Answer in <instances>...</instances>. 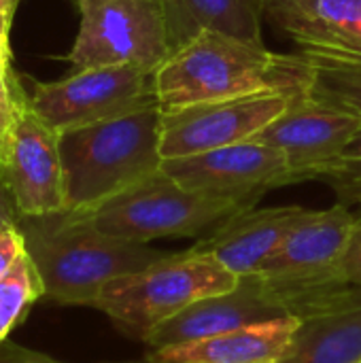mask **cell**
<instances>
[{"label": "cell", "instance_id": "obj_1", "mask_svg": "<svg viewBox=\"0 0 361 363\" xmlns=\"http://www.w3.org/2000/svg\"><path fill=\"white\" fill-rule=\"evenodd\" d=\"M311 79L313 66L304 53H274L264 43L204 30L153 72V91L162 113H168L262 91L302 96Z\"/></svg>", "mask_w": 361, "mask_h": 363}, {"label": "cell", "instance_id": "obj_2", "mask_svg": "<svg viewBox=\"0 0 361 363\" xmlns=\"http://www.w3.org/2000/svg\"><path fill=\"white\" fill-rule=\"evenodd\" d=\"M17 228L43 281L45 298L66 306L96 308L113 281L145 270L170 253L109 236L81 211L19 217Z\"/></svg>", "mask_w": 361, "mask_h": 363}, {"label": "cell", "instance_id": "obj_3", "mask_svg": "<svg viewBox=\"0 0 361 363\" xmlns=\"http://www.w3.org/2000/svg\"><path fill=\"white\" fill-rule=\"evenodd\" d=\"M360 215L343 204L311 215L255 274L283 311L300 321L361 308V287L345 272V255Z\"/></svg>", "mask_w": 361, "mask_h": 363}, {"label": "cell", "instance_id": "obj_4", "mask_svg": "<svg viewBox=\"0 0 361 363\" xmlns=\"http://www.w3.org/2000/svg\"><path fill=\"white\" fill-rule=\"evenodd\" d=\"M60 134L66 211L89 213L162 170V108H145Z\"/></svg>", "mask_w": 361, "mask_h": 363}, {"label": "cell", "instance_id": "obj_5", "mask_svg": "<svg viewBox=\"0 0 361 363\" xmlns=\"http://www.w3.org/2000/svg\"><path fill=\"white\" fill-rule=\"evenodd\" d=\"M238 285V277L211 255L187 251L168 253L145 270L113 281L96 302L119 332L147 342L166 321L191 304L226 294Z\"/></svg>", "mask_w": 361, "mask_h": 363}, {"label": "cell", "instance_id": "obj_6", "mask_svg": "<svg viewBox=\"0 0 361 363\" xmlns=\"http://www.w3.org/2000/svg\"><path fill=\"white\" fill-rule=\"evenodd\" d=\"M251 204L191 191L164 170L89 211L91 223L109 236L149 245L157 238L206 236Z\"/></svg>", "mask_w": 361, "mask_h": 363}, {"label": "cell", "instance_id": "obj_7", "mask_svg": "<svg viewBox=\"0 0 361 363\" xmlns=\"http://www.w3.org/2000/svg\"><path fill=\"white\" fill-rule=\"evenodd\" d=\"M81 21L66 62L72 70L130 66L153 74L170 55L160 0H74Z\"/></svg>", "mask_w": 361, "mask_h": 363}, {"label": "cell", "instance_id": "obj_8", "mask_svg": "<svg viewBox=\"0 0 361 363\" xmlns=\"http://www.w3.org/2000/svg\"><path fill=\"white\" fill-rule=\"evenodd\" d=\"M30 106L55 132L113 119L155 104L153 74L130 66L72 70L66 79L32 81Z\"/></svg>", "mask_w": 361, "mask_h": 363}, {"label": "cell", "instance_id": "obj_9", "mask_svg": "<svg viewBox=\"0 0 361 363\" xmlns=\"http://www.w3.org/2000/svg\"><path fill=\"white\" fill-rule=\"evenodd\" d=\"M294 98L298 96L262 91L162 113V155L174 160L253 140Z\"/></svg>", "mask_w": 361, "mask_h": 363}, {"label": "cell", "instance_id": "obj_10", "mask_svg": "<svg viewBox=\"0 0 361 363\" xmlns=\"http://www.w3.org/2000/svg\"><path fill=\"white\" fill-rule=\"evenodd\" d=\"M162 170L191 191L251 206H257L270 189L298 183L285 155L255 138L198 155L164 160Z\"/></svg>", "mask_w": 361, "mask_h": 363}, {"label": "cell", "instance_id": "obj_11", "mask_svg": "<svg viewBox=\"0 0 361 363\" xmlns=\"http://www.w3.org/2000/svg\"><path fill=\"white\" fill-rule=\"evenodd\" d=\"M0 181L11 191L21 217L49 215L66 208L60 134L30 106L21 104L6 151L0 162Z\"/></svg>", "mask_w": 361, "mask_h": 363}, {"label": "cell", "instance_id": "obj_12", "mask_svg": "<svg viewBox=\"0 0 361 363\" xmlns=\"http://www.w3.org/2000/svg\"><path fill=\"white\" fill-rule=\"evenodd\" d=\"M361 119L302 94L268 123L255 140L279 149L296 181H319L321 172L357 134Z\"/></svg>", "mask_w": 361, "mask_h": 363}, {"label": "cell", "instance_id": "obj_13", "mask_svg": "<svg viewBox=\"0 0 361 363\" xmlns=\"http://www.w3.org/2000/svg\"><path fill=\"white\" fill-rule=\"evenodd\" d=\"M309 215L304 206H253L219 223L191 249L211 255L238 279L257 274Z\"/></svg>", "mask_w": 361, "mask_h": 363}, {"label": "cell", "instance_id": "obj_14", "mask_svg": "<svg viewBox=\"0 0 361 363\" xmlns=\"http://www.w3.org/2000/svg\"><path fill=\"white\" fill-rule=\"evenodd\" d=\"M283 317V311L270 300L260 279L249 274L238 279L234 289L204 298L166 321L147 338L145 345L149 351H157Z\"/></svg>", "mask_w": 361, "mask_h": 363}, {"label": "cell", "instance_id": "obj_15", "mask_svg": "<svg viewBox=\"0 0 361 363\" xmlns=\"http://www.w3.org/2000/svg\"><path fill=\"white\" fill-rule=\"evenodd\" d=\"M266 13L302 53L361 60V0H281Z\"/></svg>", "mask_w": 361, "mask_h": 363}, {"label": "cell", "instance_id": "obj_16", "mask_svg": "<svg viewBox=\"0 0 361 363\" xmlns=\"http://www.w3.org/2000/svg\"><path fill=\"white\" fill-rule=\"evenodd\" d=\"M300 319L283 317L211 338L147 351L155 363H279L294 342Z\"/></svg>", "mask_w": 361, "mask_h": 363}, {"label": "cell", "instance_id": "obj_17", "mask_svg": "<svg viewBox=\"0 0 361 363\" xmlns=\"http://www.w3.org/2000/svg\"><path fill=\"white\" fill-rule=\"evenodd\" d=\"M170 43V53L204 30L262 40V0H160Z\"/></svg>", "mask_w": 361, "mask_h": 363}, {"label": "cell", "instance_id": "obj_18", "mask_svg": "<svg viewBox=\"0 0 361 363\" xmlns=\"http://www.w3.org/2000/svg\"><path fill=\"white\" fill-rule=\"evenodd\" d=\"M361 308L300 321L291 347L279 363H357Z\"/></svg>", "mask_w": 361, "mask_h": 363}, {"label": "cell", "instance_id": "obj_19", "mask_svg": "<svg viewBox=\"0 0 361 363\" xmlns=\"http://www.w3.org/2000/svg\"><path fill=\"white\" fill-rule=\"evenodd\" d=\"M313 66L309 96L361 119V60L304 53Z\"/></svg>", "mask_w": 361, "mask_h": 363}, {"label": "cell", "instance_id": "obj_20", "mask_svg": "<svg viewBox=\"0 0 361 363\" xmlns=\"http://www.w3.org/2000/svg\"><path fill=\"white\" fill-rule=\"evenodd\" d=\"M45 298L43 281L28 251L0 281V342L9 338L30 313L32 304Z\"/></svg>", "mask_w": 361, "mask_h": 363}, {"label": "cell", "instance_id": "obj_21", "mask_svg": "<svg viewBox=\"0 0 361 363\" xmlns=\"http://www.w3.org/2000/svg\"><path fill=\"white\" fill-rule=\"evenodd\" d=\"M323 181L336 194V204L361 211V128L340 151V155L321 172ZM361 217V213H360Z\"/></svg>", "mask_w": 361, "mask_h": 363}, {"label": "cell", "instance_id": "obj_22", "mask_svg": "<svg viewBox=\"0 0 361 363\" xmlns=\"http://www.w3.org/2000/svg\"><path fill=\"white\" fill-rule=\"evenodd\" d=\"M26 100H28V91L21 85V79L15 74L13 64L11 66L0 64V162L6 151V143L15 117Z\"/></svg>", "mask_w": 361, "mask_h": 363}, {"label": "cell", "instance_id": "obj_23", "mask_svg": "<svg viewBox=\"0 0 361 363\" xmlns=\"http://www.w3.org/2000/svg\"><path fill=\"white\" fill-rule=\"evenodd\" d=\"M0 363H68L60 362L55 357H49L45 353L26 349L17 342L11 340H2L0 342ZM106 363H155L151 357H143V359H132V362H106Z\"/></svg>", "mask_w": 361, "mask_h": 363}, {"label": "cell", "instance_id": "obj_24", "mask_svg": "<svg viewBox=\"0 0 361 363\" xmlns=\"http://www.w3.org/2000/svg\"><path fill=\"white\" fill-rule=\"evenodd\" d=\"M26 253L23 236L17 225L4 228L0 232V281L11 272L17 259Z\"/></svg>", "mask_w": 361, "mask_h": 363}, {"label": "cell", "instance_id": "obj_25", "mask_svg": "<svg viewBox=\"0 0 361 363\" xmlns=\"http://www.w3.org/2000/svg\"><path fill=\"white\" fill-rule=\"evenodd\" d=\"M345 272L355 285L361 287V217L353 236H351L347 255H345Z\"/></svg>", "mask_w": 361, "mask_h": 363}, {"label": "cell", "instance_id": "obj_26", "mask_svg": "<svg viewBox=\"0 0 361 363\" xmlns=\"http://www.w3.org/2000/svg\"><path fill=\"white\" fill-rule=\"evenodd\" d=\"M19 211H17V204L11 196V191L4 187V183L0 181V232L4 228H11V225H17L19 221Z\"/></svg>", "mask_w": 361, "mask_h": 363}, {"label": "cell", "instance_id": "obj_27", "mask_svg": "<svg viewBox=\"0 0 361 363\" xmlns=\"http://www.w3.org/2000/svg\"><path fill=\"white\" fill-rule=\"evenodd\" d=\"M17 4H19V0H0V36L4 40H9V36H11Z\"/></svg>", "mask_w": 361, "mask_h": 363}, {"label": "cell", "instance_id": "obj_28", "mask_svg": "<svg viewBox=\"0 0 361 363\" xmlns=\"http://www.w3.org/2000/svg\"><path fill=\"white\" fill-rule=\"evenodd\" d=\"M0 64H6V66H11V64H13L11 43H9V40H4L2 36H0Z\"/></svg>", "mask_w": 361, "mask_h": 363}, {"label": "cell", "instance_id": "obj_29", "mask_svg": "<svg viewBox=\"0 0 361 363\" xmlns=\"http://www.w3.org/2000/svg\"><path fill=\"white\" fill-rule=\"evenodd\" d=\"M262 2H264V9L268 11L270 6H274V4H277V2H281V0H262Z\"/></svg>", "mask_w": 361, "mask_h": 363}, {"label": "cell", "instance_id": "obj_30", "mask_svg": "<svg viewBox=\"0 0 361 363\" xmlns=\"http://www.w3.org/2000/svg\"><path fill=\"white\" fill-rule=\"evenodd\" d=\"M357 363H361V359H360V362H357Z\"/></svg>", "mask_w": 361, "mask_h": 363}]
</instances>
